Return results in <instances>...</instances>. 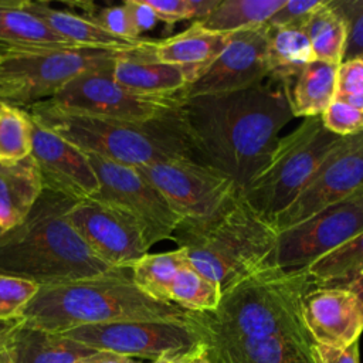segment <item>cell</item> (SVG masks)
<instances>
[{"label":"cell","instance_id":"1","mask_svg":"<svg viewBox=\"0 0 363 363\" xmlns=\"http://www.w3.org/2000/svg\"><path fill=\"white\" fill-rule=\"evenodd\" d=\"M294 118L289 85L275 79L227 94L189 96L179 108L193 159L230 176L240 191L265 164L279 130Z\"/></svg>","mask_w":363,"mask_h":363},{"label":"cell","instance_id":"2","mask_svg":"<svg viewBox=\"0 0 363 363\" xmlns=\"http://www.w3.org/2000/svg\"><path fill=\"white\" fill-rule=\"evenodd\" d=\"M315 282L306 267L282 268L271 264L221 292L213 312H190L193 329L224 337H295L315 343L302 303Z\"/></svg>","mask_w":363,"mask_h":363},{"label":"cell","instance_id":"3","mask_svg":"<svg viewBox=\"0 0 363 363\" xmlns=\"http://www.w3.org/2000/svg\"><path fill=\"white\" fill-rule=\"evenodd\" d=\"M75 201L44 187L27 217L0 235V274L50 286L112 269L69 223L68 213Z\"/></svg>","mask_w":363,"mask_h":363},{"label":"cell","instance_id":"4","mask_svg":"<svg viewBox=\"0 0 363 363\" xmlns=\"http://www.w3.org/2000/svg\"><path fill=\"white\" fill-rule=\"evenodd\" d=\"M129 271L112 268L92 278L40 286L21 318L26 325L57 333L129 320L186 323L189 311L150 298L135 285Z\"/></svg>","mask_w":363,"mask_h":363},{"label":"cell","instance_id":"5","mask_svg":"<svg viewBox=\"0 0 363 363\" xmlns=\"http://www.w3.org/2000/svg\"><path fill=\"white\" fill-rule=\"evenodd\" d=\"M172 240L184 251L189 264L223 292L274 264L278 231L240 193L210 217L182 220Z\"/></svg>","mask_w":363,"mask_h":363},{"label":"cell","instance_id":"6","mask_svg":"<svg viewBox=\"0 0 363 363\" xmlns=\"http://www.w3.org/2000/svg\"><path fill=\"white\" fill-rule=\"evenodd\" d=\"M33 122L85 153L140 167L193 155L179 122V111L149 122H123L60 109L45 101L27 108Z\"/></svg>","mask_w":363,"mask_h":363},{"label":"cell","instance_id":"7","mask_svg":"<svg viewBox=\"0 0 363 363\" xmlns=\"http://www.w3.org/2000/svg\"><path fill=\"white\" fill-rule=\"evenodd\" d=\"M342 139L325 128L320 115L305 118L289 135L278 139L265 164L240 191L241 196L255 211L274 221Z\"/></svg>","mask_w":363,"mask_h":363},{"label":"cell","instance_id":"8","mask_svg":"<svg viewBox=\"0 0 363 363\" xmlns=\"http://www.w3.org/2000/svg\"><path fill=\"white\" fill-rule=\"evenodd\" d=\"M119 52L92 48L43 50L0 57V101L30 106L54 96L75 77L113 65Z\"/></svg>","mask_w":363,"mask_h":363},{"label":"cell","instance_id":"9","mask_svg":"<svg viewBox=\"0 0 363 363\" xmlns=\"http://www.w3.org/2000/svg\"><path fill=\"white\" fill-rule=\"evenodd\" d=\"M112 68L86 71L67 82L45 102L75 113L123 121L149 122L176 113L184 99L174 95H145L118 84Z\"/></svg>","mask_w":363,"mask_h":363},{"label":"cell","instance_id":"10","mask_svg":"<svg viewBox=\"0 0 363 363\" xmlns=\"http://www.w3.org/2000/svg\"><path fill=\"white\" fill-rule=\"evenodd\" d=\"M136 169L156 187L180 220L210 217L240 194L230 176L190 157L156 162Z\"/></svg>","mask_w":363,"mask_h":363},{"label":"cell","instance_id":"11","mask_svg":"<svg viewBox=\"0 0 363 363\" xmlns=\"http://www.w3.org/2000/svg\"><path fill=\"white\" fill-rule=\"evenodd\" d=\"M360 233H363V190L278 233L274 264L282 268L308 267Z\"/></svg>","mask_w":363,"mask_h":363},{"label":"cell","instance_id":"12","mask_svg":"<svg viewBox=\"0 0 363 363\" xmlns=\"http://www.w3.org/2000/svg\"><path fill=\"white\" fill-rule=\"evenodd\" d=\"M86 155L99 182V190L92 199L116 206L133 216L143 227L150 245L172 240L182 220L156 187L136 167Z\"/></svg>","mask_w":363,"mask_h":363},{"label":"cell","instance_id":"13","mask_svg":"<svg viewBox=\"0 0 363 363\" xmlns=\"http://www.w3.org/2000/svg\"><path fill=\"white\" fill-rule=\"evenodd\" d=\"M68 220L88 248L111 268L130 269L152 247L133 216L92 197L75 201Z\"/></svg>","mask_w":363,"mask_h":363},{"label":"cell","instance_id":"14","mask_svg":"<svg viewBox=\"0 0 363 363\" xmlns=\"http://www.w3.org/2000/svg\"><path fill=\"white\" fill-rule=\"evenodd\" d=\"M360 190H363V132L342 139L299 196L274 218L272 224L281 233Z\"/></svg>","mask_w":363,"mask_h":363},{"label":"cell","instance_id":"15","mask_svg":"<svg viewBox=\"0 0 363 363\" xmlns=\"http://www.w3.org/2000/svg\"><path fill=\"white\" fill-rule=\"evenodd\" d=\"M98 352L156 360L163 354L194 347L200 335L187 323L129 320L78 326L62 332Z\"/></svg>","mask_w":363,"mask_h":363},{"label":"cell","instance_id":"16","mask_svg":"<svg viewBox=\"0 0 363 363\" xmlns=\"http://www.w3.org/2000/svg\"><path fill=\"white\" fill-rule=\"evenodd\" d=\"M268 78L267 24L231 34L224 51L183 91V96L241 91Z\"/></svg>","mask_w":363,"mask_h":363},{"label":"cell","instance_id":"17","mask_svg":"<svg viewBox=\"0 0 363 363\" xmlns=\"http://www.w3.org/2000/svg\"><path fill=\"white\" fill-rule=\"evenodd\" d=\"M34 157L45 189L75 200L89 199L99 190L96 173L85 152L33 122Z\"/></svg>","mask_w":363,"mask_h":363},{"label":"cell","instance_id":"18","mask_svg":"<svg viewBox=\"0 0 363 363\" xmlns=\"http://www.w3.org/2000/svg\"><path fill=\"white\" fill-rule=\"evenodd\" d=\"M302 316L316 345L343 349L363 332V303L345 288L315 286L303 298Z\"/></svg>","mask_w":363,"mask_h":363},{"label":"cell","instance_id":"19","mask_svg":"<svg viewBox=\"0 0 363 363\" xmlns=\"http://www.w3.org/2000/svg\"><path fill=\"white\" fill-rule=\"evenodd\" d=\"M196 332L211 363H318L312 352L315 343L301 339L224 337Z\"/></svg>","mask_w":363,"mask_h":363},{"label":"cell","instance_id":"20","mask_svg":"<svg viewBox=\"0 0 363 363\" xmlns=\"http://www.w3.org/2000/svg\"><path fill=\"white\" fill-rule=\"evenodd\" d=\"M150 40L139 47L119 52L112 75L122 86L145 95H174L183 92L190 84L187 72L172 64L157 62L150 57Z\"/></svg>","mask_w":363,"mask_h":363},{"label":"cell","instance_id":"21","mask_svg":"<svg viewBox=\"0 0 363 363\" xmlns=\"http://www.w3.org/2000/svg\"><path fill=\"white\" fill-rule=\"evenodd\" d=\"M95 352L62 333L23 322L0 350V363H77Z\"/></svg>","mask_w":363,"mask_h":363},{"label":"cell","instance_id":"22","mask_svg":"<svg viewBox=\"0 0 363 363\" xmlns=\"http://www.w3.org/2000/svg\"><path fill=\"white\" fill-rule=\"evenodd\" d=\"M230 38L231 34L208 33L191 24L176 35L152 41L149 52L157 62L182 67L191 84L224 51Z\"/></svg>","mask_w":363,"mask_h":363},{"label":"cell","instance_id":"23","mask_svg":"<svg viewBox=\"0 0 363 363\" xmlns=\"http://www.w3.org/2000/svg\"><path fill=\"white\" fill-rule=\"evenodd\" d=\"M60 48L77 47L34 16L26 0H0V57Z\"/></svg>","mask_w":363,"mask_h":363},{"label":"cell","instance_id":"24","mask_svg":"<svg viewBox=\"0 0 363 363\" xmlns=\"http://www.w3.org/2000/svg\"><path fill=\"white\" fill-rule=\"evenodd\" d=\"M27 9L44 21L57 35L68 41L77 48H92V50H108L123 52L139 47L145 38L128 40L116 37L94 20L84 14H77L69 10L55 9L45 1H27Z\"/></svg>","mask_w":363,"mask_h":363},{"label":"cell","instance_id":"25","mask_svg":"<svg viewBox=\"0 0 363 363\" xmlns=\"http://www.w3.org/2000/svg\"><path fill=\"white\" fill-rule=\"evenodd\" d=\"M43 189V179L31 155L13 166L0 164V225L4 231L27 217Z\"/></svg>","mask_w":363,"mask_h":363},{"label":"cell","instance_id":"26","mask_svg":"<svg viewBox=\"0 0 363 363\" xmlns=\"http://www.w3.org/2000/svg\"><path fill=\"white\" fill-rule=\"evenodd\" d=\"M315 60L311 43L299 24H267L268 78L288 84Z\"/></svg>","mask_w":363,"mask_h":363},{"label":"cell","instance_id":"27","mask_svg":"<svg viewBox=\"0 0 363 363\" xmlns=\"http://www.w3.org/2000/svg\"><path fill=\"white\" fill-rule=\"evenodd\" d=\"M337 64L313 60L298 74L289 91L294 116H319L336 99Z\"/></svg>","mask_w":363,"mask_h":363},{"label":"cell","instance_id":"28","mask_svg":"<svg viewBox=\"0 0 363 363\" xmlns=\"http://www.w3.org/2000/svg\"><path fill=\"white\" fill-rule=\"evenodd\" d=\"M286 0H220L206 17L193 26L216 34H234L265 24Z\"/></svg>","mask_w":363,"mask_h":363},{"label":"cell","instance_id":"29","mask_svg":"<svg viewBox=\"0 0 363 363\" xmlns=\"http://www.w3.org/2000/svg\"><path fill=\"white\" fill-rule=\"evenodd\" d=\"M298 24L311 43L315 60L337 65L342 62L346 44V24L332 7L330 0H323L316 10Z\"/></svg>","mask_w":363,"mask_h":363},{"label":"cell","instance_id":"30","mask_svg":"<svg viewBox=\"0 0 363 363\" xmlns=\"http://www.w3.org/2000/svg\"><path fill=\"white\" fill-rule=\"evenodd\" d=\"M315 286L346 288L363 272V233L309 264Z\"/></svg>","mask_w":363,"mask_h":363},{"label":"cell","instance_id":"31","mask_svg":"<svg viewBox=\"0 0 363 363\" xmlns=\"http://www.w3.org/2000/svg\"><path fill=\"white\" fill-rule=\"evenodd\" d=\"M187 262V257L180 248L157 254L147 252L130 267V275L142 292L156 301L172 303L170 286L179 269Z\"/></svg>","mask_w":363,"mask_h":363},{"label":"cell","instance_id":"32","mask_svg":"<svg viewBox=\"0 0 363 363\" xmlns=\"http://www.w3.org/2000/svg\"><path fill=\"white\" fill-rule=\"evenodd\" d=\"M33 119L20 106H0V164L13 166L31 155Z\"/></svg>","mask_w":363,"mask_h":363},{"label":"cell","instance_id":"33","mask_svg":"<svg viewBox=\"0 0 363 363\" xmlns=\"http://www.w3.org/2000/svg\"><path fill=\"white\" fill-rule=\"evenodd\" d=\"M220 298V286L199 274L189 262L179 269L170 286V302L190 312H213Z\"/></svg>","mask_w":363,"mask_h":363},{"label":"cell","instance_id":"34","mask_svg":"<svg viewBox=\"0 0 363 363\" xmlns=\"http://www.w3.org/2000/svg\"><path fill=\"white\" fill-rule=\"evenodd\" d=\"M38 289L40 285L35 282L0 274V319L21 318Z\"/></svg>","mask_w":363,"mask_h":363},{"label":"cell","instance_id":"35","mask_svg":"<svg viewBox=\"0 0 363 363\" xmlns=\"http://www.w3.org/2000/svg\"><path fill=\"white\" fill-rule=\"evenodd\" d=\"M159 21L173 26L182 20H200L210 14L220 0H146Z\"/></svg>","mask_w":363,"mask_h":363},{"label":"cell","instance_id":"36","mask_svg":"<svg viewBox=\"0 0 363 363\" xmlns=\"http://www.w3.org/2000/svg\"><path fill=\"white\" fill-rule=\"evenodd\" d=\"M346 24V44L342 61L363 55V0H330Z\"/></svg>","mask_w":363,"mask_h":363},{"label":"cell","instance_id":"37","mask_svg":"<svg viewBox=\"0 0 363 363\" xmlns=\"http://www.w3.org/2000/svg\"><path fill=\"white\" fill-rule=\"evenodd\" d=\"M325 128L336 136L346 138L363 132V112L335 99L320 115Z\"/></svg>","mask_w":363,"mask_h":363},{"label":"cell","instance_id":"38","mask_svg":"<svg viewBox=\"0 0 363 363\" xmlns=\"http://www.w3.org/2000/svg\"><path fill=\"white\" fill-rule=\"evenodd\" d=\"M82 7H85L84 16L94 20L98 26H101L108 33L121 38H128V40L142 38L135 31L125 4L96 9L94 4L88 3V4H82Z\"/></svg>","mask_w":363,"mask_h":363},{"label":"cell","instance_id":"39","mask_svg":"<svg viewBox=\"0 0 363 363\" xmlns=\"http://www.w3.org/2000/svg\"><path fill=\"white\" fill-rule=\"evenodd\" d=\"M322 3V0H286L285 4L265 24L274 27L298 24Z\"/></svg>","mask_w":363,"mask_h":363},{"label":"cell","instance_id":"40","mask_svg":"<svg viewBox=\"0 0 363 363\" xmlns=\"http://www.w3.org/2000/svg\"><path fill=\"white\" fill-rule=\"evenodd\" d=\"M363 92V60L342 61L337 67V95Z\"/></svg>","mask_w":363,"mask_h":363},{"label":"cell","instance_id":"41","mask_svg":"<svg viewBox=\"0 0 363 363\" xmlns=\"http://www.w3.org/2000/svg\"><path fill=\"white\" fill-rule=\"evenodd\" d=\"M312 352L318 363H360L359 340L343 349L328 347L315 343L312 346Z\"/></svg>","mask_w":363,"mask_h":363},{"label":"cell","instance_id":"42","mask_svg":"<svg viewBox=\"0 0 363 363\" xmlns=\"http://www.w3.org/2000/svg\"><path fill=\"white\" fill-rule=\"evenodd\" d=\"M123 4L126 7L132 26L139 37L142 33L153 28L159 21L155 11L150 9L146 0H128Z\"/></svg>","mask_w":363,"mask_h":363},{"label":"cell","instance_id":"43","mask_svg":"<svg viewBox=\"0 0 363 363\" xmlns=\"http://www.w3.org/2000/svg\"><path fill=\"white\" fill-rule=\"evenodd\" d=\"M77 363H145L142 360H138L135 357H128L111 352H95L84 359H81Z\"/></svg>","mask_w":363,"mask_h":363},{"label":"cell","instance_id":"44","mask_svg":"<svg viewBox=\"0 0 363 363\" xmlns=\"http://www.w3.org/2000/svg\"><path fill=\"white\" fill-rule=\"evenodd\" d=\"M201 347V342L199 345H196L194 347L190 349H184L180 352H173V353H167L160 356L159 359L153 360L152 363H190L191 359L199 353Z\"/></svg>","mask_w":363,"mask_h":363},{"label":"cell","instance_id":"45","mask_svg":"<svg viewBox=\"0 0 363 363\" xmlns=\"http://www.w3.org/2000/svg\"><path fill=\"white\" fill-rule=\"evenodd\" d=\"M23 318L13 319H0V350L6 346L14 330L23 323Z\"/></svg>","mask_w":363,"mask_h":363},{"label":"cell","instance_id":"46","mask_svg":"<svg viewBox=\"0 0 363 363\" xmlns=\"http://www.w3.org/2000/svg\"><path fill=\"white\" fill-rule=\"evenodd\" d=\"M336 99H340V101L349 104L350 106L363 112V92L352 94V95H337Z\"/></svg>","mask_w":363,"mask_h":363},{"label":"cell","instance_id":"47","mask_svg":"<svg viewBox=\"0 0 363 363\" xmlns=\"http://www.w3.org/2000/svg\"><path fill=\"white\" fill-rule=\"evenodd\" d=\"M345 289H349V291H352L353 294H360V292H363V272L349 285V286H346Z\"/></svg>","mask_w":363,"mask_h":363},{"label":"cell","instance_id":"48","mask_svg":"<svg viewBox=\"0 0 363 363\" xmlns=\"http://www.w3.org/2000/svg\"><path fill=\"white\" fill-rule=\"evenodd\" d=\"M190 363H211V360L207 357L206 350H204V343L201 342V347L199 350V353L191 359Z\"/></svg>","mask_w":363,"mask_h":363},{"label":"cell","instance_id":"49","mask_svg":"<svg viewBox=\"0 0 363 363\" xmlns=\"http://www.w3.org/2000/svg\"><path fill=\"white\" fill-rule=\"evenodd\" d=\"M357 296H359V299H360V301H362V303H363V292L357 294Z\"/></svg>","mask_w":363,"mask_h":363},{"label":"cell","instance_id":"50","mask_svg":"<svg viewBox=\"0 0 363 363\" xmlns=\"http://www.w3.org/2000/svg\"><path fill=\"white\" fill-rule=\"evenodd\" d=\"M4 234V228L0 225V235H3Z\"/></svg>","mask_w":363,"mask_h":363},{"label":"cell","instance_id":"51","mask_svg":"<svg viewBox=\"0 0 363 363\" xmlns=\"http://www.w3.org/2000/svg\"><path fill=\"white\" fill-rule=\"evenodd\" d=\"M3 104H4V102H1V101H0V106H1V105H3Z\"/></svg>","mask_w":363,"mask_h":363},{"label":"cell","instance_id":"52","mask_svg":"<svg viewBox=\"0 0 363 363\" xmlns=\"http://www.w3.org/2000/svg\"><path fill=\"white\" fill-rule=\"evenodd\" d=\"M360 58H362V60H363V55H362V57H360Z\"/></svg>","mask_w":363,"mask_h":363}]
</instances>
